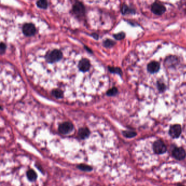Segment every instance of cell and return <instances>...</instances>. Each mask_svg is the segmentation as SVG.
<instances>
[{
  "mask_svg": "<svg viewBox=\"0 0 186 186\" xmlns=\"http://www.w3.org/2000/svg\"><path fill=\"white\" fill-rule=\"evenodd\" d=\"M63 54L61 50L58 49H54L50 50L46 54V60L48 63L52 64L61 61L62 58Z\"/></svg>",
  "mask_w": 186,
  "mask_h": 186,
  "instance_id": "1",
  "label": "cell"
},
{
  "mask_svg": "<svg viewBox=\"0 0 186 186\" xmlns=\"http://www.w3.org/2000/svg\"><path fill=\"white\" fill-rule=\"evenodd\" d=\"M74 130L73 124L69 122H65L60 125L59 127V131L62 134H68L71 133Z\"/></svg>",
  "mask_w": 186,
  "mask_h": 186,
  "instance_id": "2",
  "label": "cell"
},
{
  "mask_svg": "<svg viewBox=\"0 0 186 186\" xmlns=\"http://www.w3.org/2000/svg\"><path fill=\"white\" fill-rule=\"evenodd\" d=\"M151 11L156 15H161L166 11L165 7L158 2H154L151 6Z\"/></svg>",
  "mask_w": 186,
  "mask_h": 186,
  "instance_id": "3",
  "label": "cell"
},
{
  "mask_svg": "<svg viewBox=\"0 0 186 186\" xmlns=\"http://www.w3.org/2000/svg\"><path fill=\"white\" fill-rule=\"evenodd\" d=\"M22 32L26 36H32L36 33V28L33 24L31 23H26L22 26Z\"/></svg>",
  "mask_w": 186,
  "mask_h": 186,
  "instance_id": "4",
  "label": "cell"
},
{
  "mask_svg": "<svg viewBox=\"0 0 186 186\" xmlns=\"http://www.w3.org/2000/svg\"><path fill=\"white\" fill-rule=\"evenodd\" d=\"M91 62L89 59L83 58L79 61L78 68L81 71L86 72L89 71L91 68Z\"/></svg>",
  "mask_w": 186,
  "mask_h": 186,
  "instance_id": "5",
  "label": "cell"
},
{
  "mask_svg": "<svg viewBox=\"0 0 186 186\" xmlns=\"http://www.w3.org/2000/svg\"><path fill=\"white\" fill-rule=\"evenodd\" d=\"M154 150L156 154H160L167 151V147L162 141H156L154 143Z\"/></svg>",
  "mask_w": 186,
  "mask_h": 186,
  "instance_id": "6",
  "label": "cell"
},
{
  "mask_svg": "<svg viewBox=\"0 0 186 186\" xmlns=\"http://www.w3.org/2000/svg\"><path fill=\"white\" fill-rule=\"evenodd\" d=\"M74 13L79 17H81L84 14L85 8L81 2H76L73 7Z\"/></svg>",
  "mask_w": 186,
  "mask_h": 186,
  "instance_id": "7",
  "label": "cell"
},
{
  "mask_svg": "<svg viewBox=\"0 0 186 186\" xmlns=\"http://www.w3.org/2000/svg\"><path fill=\"white\" fill-rule=\"evenodd\" d=\"M181 127L179 125H175L171 126L169 130V134L173 138H177L181 133Z\"/></svg>",
  "mask_w": 186,
  "mask_h": 186,
  "instance_id": "8",
  "label": "cell"
},
{
  "mask_svg": "<svg viewBox=\"0 0 186 186\" xmlns=\"http://www.w3.org/2000/svg\"><path fill=\"white\" fill-rule=\"evenodd\" d=\"M173 155L178 160H182L186 157V152L181 147H176L173 151Z\"/></svg>",
  "mask_w": 186,
  "mask_h": 186,
  "instance_id": "9",
  "label": "cell"
},
{
  "mask_svg": "<svg viewBox=\"0 0 186 186\" xmlns=\"http://www.w3.org/2000/svg\"><path fill=\"white\" fill-rule=\"evenodd\" d=\"M160 69V64L157 61H152L147 65V69L150 73H156Z\"/></svg>",
  "mask_w": 186,
  "mask_h": 186,
  "instance_id": "10",
  "label": "cell"
},
{
  "mask_svg": "<svg viewBox=\"0 0 186 186\" xmlns=\"http://www.w3.org/2000/svg\"><path fill=\"white\" fill-rule=\"evenodd\" d=\"M90 135V131L87 128H80L78 130V135L81 139H86Z\"/></svg>",
  "mask_w": 186,
  "mask_h": 186,
  "instance_id": "11",
  "label": "cell"
},
{
  "mask_svg": "<svg viewBox=\"0 0 186 186\" xmlns=\"http://www.w3.org/2000/svg\"><path fill=\"white\" fill-rule=\"evenodd\" d=\"M26 175H27V178L28 179V180L32 181V182L35 181L36 180H37V177H38L37 173L32 169H30L27 171Z\"/></svg>",
  "mask_w": 186,
  "mask_h": 186,
  "instance_id": "12",
  "label": "cell"
},
{
  "mask_svg": "<svg viewBox=\"0 0 186 186\" xmlns=\"http://www.w3.org/2000/svg\"><path fill=\"white\" fill-rule=\"evenodd\" d=\"M121 12L123 14H135L136 13L134 9L130 8V7L124 4L123 6L122 7Z\"/></svg>",
  "mask_w": 186,
  "mask_h": 186,
  "instance_id": "13",
  "label": "cell"
},
{
  "mask_svg": "<svg viewBox=\"0 0 186 186\" xmlns=\"http://www.w3.org/2000/svg\"><path fill=\"white\" fill-rule=\"evenodd\" d=\"M178 58L175 56H169L166 59L165 62L169 66H173L178 62Z\"/></svg>",
  "mask_w": 186,
  "mask_h": 186,
  "instance_id": "14",
  "label": "cell"
},
{
  "mask_svg": "<svg viewBox=\"0 0 186 186\" xmlns=\"http://www.w3.org/2000/svg\"><path fill=\"white\" fill-rule=\"evenodd\" d=\"M77 168L80 170L83 171L89 172L92 170V168L91 166H90L89 165L84 164L78 165Z\"/></svg>",
  "mask_w": 186,
  "mask_h": 186,
  "instance_id": "15",
  "label": "cell"
},
{
  "mask_svg": "<svg viewBox=\"0 0 186 186\" xmlns=\"http://www.w3.org/2000/svg\"><path fill=\"white\" fill-rule=\"evenodd\" d=\"M52 95L54 97L58 98V99L62 98L63 96V93L62 91L59 89H55L54 90H52Z\"/></svg>",
  "mask_w": 186,
  "mask_h": 186,
  "instance_id": "16",
  "label": "cell"
},
{
  "mask_svg": "<svg viewBox=\"0 0 186 186\" xmlns=\"http://www.w3.org/2000/svg\"><path fill=\"white\" fill-rule=\"evenodd\" d=\"M37 6L39 8L43 9H46L48 7V2L45 0H40L36 2Z\"/></svg>",
  "mask_w": 186,
  "mask_h": 186,
  "instance_id": "17",
  "label": "cell"
},
{
  "mask_svg": "<svg viewBox=\"0 0 186 186\" xmlns=\"http://www.w3.org/2000/svg\"><path fill=\"white\" fill-rule=\"evenodd\" d=\"M115 44V42L111 39H107L104 41L103 42V45L106 48H111Z\"/></svg>",
  "mask_w": 186,
  "mask_h": 186,
  "instance_id": "18",
  "label": "cell"
},
{
  "mask_svg": "<svg viewBox=\"0 0 186 186\" xmlns=\"http://www.w3.org/2000/svg\"><path fill=\"white\" fill-rule=\"evenodd\" d=\"M108 68L109 71L111 72V73L118 74H119L120 76H121L122 73L121 69L119 68H118V67H109Z\"/></svg>",
  "mask_w": 186,
  "mask_h": 186,
  "instance_id": "19",
  "label": "cell"
},
{
  "mask_svg": "<svg viewBox=\"0 0 186 186\" xmlns=\"http://www.w3.org/2000/svg\"><path fill=\"white\" fill-rule=\"evenodd\" d=\"M118 93V90L116 87H113L112 89H110L108 91L106 92V95H109V96H114V95H116L117 93Z\"/></svg>",
  "mask_w": 186,
  "mask_h": 186,
  "instance_id": "20",
  "label": "cell"
},
{
  "mask_svg": "<svg viewBox=\"0 0 186 186\" xmlns=\"http://www.w3.org/2000/svg\"><path fill=\"white\" fill-rule=\"evenodd\" d=\"M123 134L124 136L127 138H133L136 135L135 132H132V131H125L123 132Z\"/></svg>",
  "mask_w": 186,
  "mask_h": 186,
  "instance_id": "21",
  "label": "cell"
},
{
  "mask_svg": "<svg viewBox=\"0 0 186 186\" xmlns=\"http://www.w3.org/2000/svg\"><path fill=\"white\" fill-rule=\"evenodd\" d=\"M113 36L115 38V39H117V40H121V39L125 38V33L124 32H120L117 33V34L114 35Z\"/></svg>",
  "mask_w": 186,
  "mask_h": 186,
  "instance_id": "22",
  "label": "cell"
},
{
  "mask_svg": "<svg viewBox=\"0 0 186 186\" xmlns=\"http://www.w3.org/2000/svg\"><path fill=\"white\" fill-rule=\"evenodd\" d=\"M157 87H158V90L160 91V92H163L165 90V89H166L165 85L163 82H158V83H157Z\"/></svg>",
  "mask_w": 186,
  "mask_h": 186,
  "instance_id": "23",
  "label": "cell"
},
{
  "mask_svg": "<svg viewBox=\"0 0 186 186\" xmlns=\"http://www.w3.org/2000/svg\"><path fill=\"white\" fill-rule=\"evenodd\" d=\"M6 49V46L5 44L1 42V44H0V52L1 54H3L4 53L5 50Z\"/></svg>",
  "mask_w": 186,
  "mask_h": 186,
  "instance_id": "24",
  "label": "cell"
},
{
  "mask_svg": "<svg viewBox=\"0 0 186 186\" xmlns=\"http://www.w3.org/2000/svg\"><path fill=\"white\" fill-rule=\"evenodd\" d=\"M92 36L95 39H97L98 38V35H97V34H95V33H93V34L92 35Z\"/></svg>",
  "mask_w": 186,
  "mask_h": 186,
  "instance_id": "25",
  "label": "cell"
},
{
  "mask_svg": "<svg viewBox=\"0 0 186 186\" xmlns=\"http://www.w3.org/2000/svg\"></svg>",
  "mask_w": 186,
  "mask_h": 186,
  "instance_id": "26",
  "label": "cell"
}]
</instances>
